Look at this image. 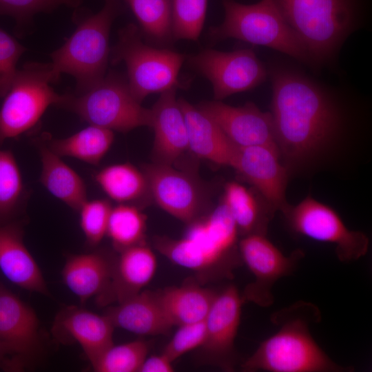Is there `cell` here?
<instances>
[{
  "mask_svg": "<svg viewBox=\"0 0 372 372\" xmlns=\"http://www.w3.org/2000/svg\"><path fill=\"white\" fill-rule=\"evenodd\" d=\"M42 139L60 157L69 156L97 165L110 149L114 134L112 130L90 125L66 138H52L45 134Z\"/></svg>",
  "mask_w": 372,
  "mask_h": 372,
  "instance_id": "f1b7e54d",
  "label": "cell"
},
{
  "mask_svg": "<svg viewBox=\"0 0 372 372\" xmlns=\"http://www.w3.org/2000/svg\"><path fill=\"white\" fill-rule=\"evenodd\" d=\"M187 131L189 151L214 164L231 167L238 147L218 125L197 106L178 99Z\"/></svg>",
  "mask_w": 372,
  "mask_h": 372,
  "instance_id": "7402d4cb",
  "label": "cell"
},
{
  "mask_svg": "<svg viewBox=\"0 0 372 372\" xmlns=\"http://www.w3.org/2000/svg\"><path fill=\"white\" fill-rule=\"evenodd\" d=\"M188 65L209 81L220 101L262 83L268 72L252 49L222 52L205 49L187 57Z\"/></svg>",
  "mask_w": 372,
  "mask_h": 372,
  "instance_id": "8fae6325",
  "label": "cell"
},
{
  "mask_svg": "<svg viewBox=\"0 0 372 372\" xmlns=\"http://www.w3.org/2000/svg\"><path fill=\"white\" fill-rule=\"evenodd\" d=\"M112 208L107 200L87 199L79 209L80 225L88 246H97L106 236Z\"/></svg>",
  "mask_w": 372,
  "mask_h": 372,
  "instance_id": "e575fe53",
  "label": "cell"
},
{
  "mask_svg": "<svg viewBox=\"0 0 372 372\" xmlns=\"http://www.w3.org/2000/svg\"><path fill=\"white\" fill-rule=\"evenodd\" d=\"M205 335V320L180 325L162 353L174 362L183 355L198 349Z\"/></svg>",
  "mask_w": 372,
  "mask_h": 372,
  "instance_id": "8d00e7d4",
  "label": "cell"
},
{
  "mask_svg": "<svg viewBox=\"0 0 372 372\" xmlns=\"http://www.w3.org/2000/svg\"><path fill=\"white\" fill-rule=\"evenodd\" d=\"M280 158L278 150L267 146L238 147L231 167L283 213L289 206L285 194L289 172Z\"/></svg>",
  "mask_w": 372,
  "mask_h": 372,
  "instance_id": "e0dca14e",
  "label": "cell"
},
{
  "mask_svg": "<svg viewBox=\"0 0 372 372\" xmlns=\"http://www.w3.org/2000/svg\"><path fill=\"white\" fill-rule=\"evenodd\" d=\"M238 249L242 263L254 277L240 293L242 299L261 307L273 303V285L279 279L291 275L304 256L299 249L285 255L262 234L242 236L238 241Z\"/></svg>",
  "mask_w": 372,
  "mask_h": 372,
  "instance_id": "7c38bea8",
  "label": "cell"
},
{
  "mask_svg": "<svg viewBox=\"0 0 372 372\" xmlns=\"http://www.w3.org/2000/svg\"><path fill=\"white\" fill-rule=\"evenodd\" d=\"M174 371L173 362L164 353L147 356L138 372H172Z\"/></svg>",
  "mask_w": 372,
  "mask_h": 372,
  "instance_id": "f35d334b",
  "label": "cell"
},
{
  "mask_svg": "<svg viewBox=\"0 0 372 372\" xmlns=\"http://www.w3.org/2000/svg\"><path fill=\"white\" fill-rule=\"evenodd\" d=\"M197 107L237 147L267 146L278 150L271 112H262L254 103L234 107L215 100L202 102Z\"/></svg>",
  "mask_w": 372,
  "mask_h": 372,
  "instance_id": "2e32d148",
  "label": "cell"
},
{
  "mask_svg": "<svg viewBox=\"0 0 372 372\" xmlns=\"http://www.w3.org/2000/svg\"><path fill=\"white\" fill-rule=\"evenodd\" d=\"M34 143L41 162V183L55 198L79 211L87 200L84 180L47 146L42 138Z\"/></svg>",
  "mask_w": 372,
  "mask_h": 372,
  "instance_id": "484cf974",
  "label": "cell"
},
{
  "mask_svg": "<svg viewBox=\"0 0 372 372\" xmlns=\"http://www.w3.org/2000/svg\"><path fill=\"white\" fill-rule=\"evenodd\" d=\"M82 0H0V14L13 17L19 24L35 14L48 12L61 6L78 7Z\"/></svg>",
  "mask_w": 372,
  "mask_h": 372,
  "instance_id": "d590c367",
  "label": "cell"
},
{
  "mask_svg": "<svg viewBox=\"0 0 372 372\" xmlns=\"http://www.w3.org/2000/svg\"><path fill=\"white\" fill-rule=\"evenodd\" d=\"M146 216L136 206L118 204L112 208L106 236L114 249L121 251L129 247L145 244Z\"/></svg>",
  "mask_w": 372,
  "mask_h": 372,
  "instance_id": "4dcf8cb0",
  "label": "cell"
},
{
  "mask_svg": "<svg viewBox=\"0 0 372 372\" xmlns=\"http://www.w3.org/2000/svg\"><path fill=\"white\" fill-rule=\"evenodd\" d=\"M56 82L50 63L29 62L17 70L0 108V144L30 131L58 105L62 94L51 86Z\"/></svg>",
  "mask_w": 372,
  "mask_h": 372,
  "instance_id": "9c48e42d",
  "label": "cell"
},
{
  "mask_svg": "<svg viewBox=\"0 0 372 372\" xmlns=\"http://www.w3.org/2000/svg\"><path fill=\"white\" fill-rule=\"evenodd\" d=\"M0 366L3 369L12 370L10 360L0 344Z\"/></svg>",
  "mask_w": 372,
  "mask_h": 372,
  "instance_id": "ab89813d",
  "label": "cell"
},
{
  "mask_svg": "<svg viewBox=\"0 0 372 372\" xmlns=\"http://www.w3.org/2000/svg\"><path fill=\"white\" fill-rule=\"evenodd\" d=\"M268 74L276 141L290 172L333 145L343 130L344 115L329 90L297 70L275 66Z\"/></svg>",
  "mask_w": 372,
  "mask_h": 372,
  "instance_id": "6da1fadb",
  "label": "cell"
},
{
  "mask_svg": "<svg viewBox=\"0 0 372 372\" xmlns=\"http://www.w3.org/2000/svg\"><path fill=\"white\" fill-rule=\"evenodd\" d=\"M321 319L314 304L299 301L271 317L278 327L242 364L245 372H351L352 366L335 362L312 337L309 327Z\"/></svg>",
  "mask_w": 372,
  "mask_h": 372,
  "instance_id": "7a4b0ae2",
  "label": "cell"
},
{
  "mask_svg": "<svg viewBox=\"0 0 372 372\" xmlns=\"http://www.w3.org/2000/svg\"><path fill=\"white\" fill-rule=\"evenodd\" d=\"M289 228L296 234L332 244L341 262H353L364 256L369 240L360 231L349 229L331 207L311 196L282 213Z\"/></svg>",
  "mask_w": 372,
  "mask_h": 372,
  "instance_id": "30bf717a",
  "label": "cell"
},
{
  "mask_svg": "<svg viewBox=\"0 0 372 372\" xmlns=\"http://www.w3.org/2000/svg\"><path fill=\"white\" fill-rule=\"evenodd\" d=\"M176 88L161 93L151 110L154 163L172 165L189 151L187 126Z\"/></svg>",
  "mask_w": 372,
  "mask_h": 372,
  "instance_id": "ffe728a7",
  "label": "cell"
},
{
  "mask_svg": "<svg viewBox=\"0 0 372 372\" xmlns=\"http://www.w3.org/2000/svg\"><path fill=\"white\" fill-rule=\"evenodd\" d=\"M56 107L74 113L90 125L113 132L125 133L151 125V110L141 105L127 80L114 72L106 74L84 92L62 94Z\"/></svg>",
  "mask_w": 372,
  "mask_h": 372,
  "instance_id": "ba28073f",
  "label": "cell"
},
{
  "mask_svg": "<svg viewBox=\"0 0 372 372\" xmlns=\"http://www.w3.org/2000/svg\"><path fill=\"white\" fill-rule=\"evenodd\" d=\"M185 58L178 52L147 45L133 23L119 30L118 41L110 50L112 64L125 63L129 89L140 103L151 94L182 87L178 75Z\"/></svg>",
  "mask_w": 372,
  "mask_h": 372,
  "instance_id": "52a82bcc",
  "label": "cell"
},
{
  "mask_svg": "<svg viewBox=\"0 0 372 372\" xmlns=\"http://www.w3.org/2000/svg\"><path fill=\"white\" fill-rule=\"evenodd\" d=\"M26 48L0 28V97L9 90L18 70L17 63Z\"/></svg>",
  "mask_w": 372,
  "mask_h": 372,
  "instance_id": "74e56055",
  "label": "cell"
},
{
  "mask_svg": "<svg viewBox=\"0 0 372 372\" xmlns=\"http://www.w3.org/2000/svg\"><path fill=\"white\" fill-rule=\"evenodd\" d=\"M0 344L12 371L36 362L43 353L39 320L34 310L0 282Z\"/></svg>",
  "mask_w": 372,
  "mask_h": 372,
  "instance_id": "4fadbf2b",
  "label": "cell"
},
{
  "mask_svg": "<svg viewBox=\"0 0 372 372\" xmlns=\"http://www.w3.org/2000/svg\"><path fill=\"white\" fill-rule=\"evenodd\" d=\"M23 220L0 223V269L20 288L49 296L39 267L23 241Z\"/></svg>",
  "mask_w": 372,
  "mask_h": 372,
  "instance_id": "44dd1931",
  "label": "cell"
},
{
  "mask_svg": "<svg viewBox=\"0 0 372 372\" xmlns=\"http://www.w3.org/2000/svg\"><path fill=\"white\" fill-rule=\"evenodd\" d=\"M222 3L224 20L219 25L211 27L209 32L213 41L236 39L272 48L311 65L304 45L273 0H261L249 5L234 0H222Z\"/></svg>",
  "mask_w": 372,
  "mask_h": 372,
  "instance_id": "8992f818",
  "label": "cell"
},
{
  "mask_svg": "<svg viewBox=\"0 0 372 372\" xmlns=\"http://www.w3.org/2000/svg\"><path fill=\"white\" fill-rule=\"evenodd\" d=\"M104 314L114 327L138 335H165L173 327L161 304L159 291L143 290L108 308Z\"/></svg>",
  "mask_w": 372,
  "mask_h": 372,
  "instance_id": "603a6c76",
  "label": "cell"
},
{
  "mask_svg": "<svg viewBox=\"0 0 372 372\" xmlns=\"http://www.w3.org/2000/svg\"><path fill=\"white\" fill-rule=\"evenodd\" d=\"M187 225L179 239L156 237L155 248L174 264L194 271L202 284L231 278L242 262L239 234L223 200Z\"/></svg>",
  "mask_w": 372,
  "mask_h": 372,
  "instance_id": "3957f363",
  "label": "cell"
},
{
  "mask_svg": "<svg viewBox=\"0 0 372 372\" xmlns=\"http://www.w3.org/2000/svg\"><path fill=\"white\" fill-rule=\"evenodd\" d=\"M172 38L198 40L203 28L207 0H170Z\"/></svg>",
  "mask_w": 372,
  "mask_h": 372,
  "instance_id": "836d02e7",
  "label": "cell"
},
{
  "mask_svg": "<svg viewBox=\"0 0 372 372\" xmlns=\"http://www.w3.org/2000/svg\"><path fill=\"white\" fill-rule=\"evenodd\" d=\"M28 197L14 154L0 149V223L21 219Z\"/></svg>",
  "mask_w": 372,
  "mask_h": 372,
  "instance_id": "f546056e",
  "label": "cell"
},
{
  "mask_svg": "<svg viewBox=\"0 0 372 372\" xmlns=\"http://www.w3.org/2000/svg\"><path fill=\"white\" fill-rule=\"evenodd\" d=\"M143 171L151 197L161 208L187 224L202 216L206 193L192 175L155 163L145 165Z\"/></svg>",
  "mask_w": 372,
  "mask_h": 372,
  "instance_id": "9a60e30c",
  "label": "cell"
},
{
  "mask_svg": "<svg viewBox=\"0 0 372 372\" xmlns=\"http://www.w3.org/2000/svg\"><path fill=\"white\" fill-rule=\"evenodd\" d=\"M118 253L109 284L96 296V302L101 306L120 303L138 293L151 281L156 272V258L146 243Z\"/></svg>",
  "mask_w": 372,
  "mask_h": 372,
  "instance_id": "d6986e66",
  "label": "cell"
},
{
  "mask_svg": "<svg viewBox=\"0 0 372 372\" xmlns=\"http://www.w3.org/2000/svg\"><path fill=\"white\" fill-rule=\"evenodd\" d=\"M223 202L226 205L239 236L266 235L276 210L255 189L231 181L225 185Z\"/></svg>",
  "mask_w": 372,
  "mask_h": 372,
  "instance_id": "d4e9b609",
  "label": "cell"
},
{
  "mask_svg": "<svg viewBox=\"0 0 372 372\" xmlns=\"http://www.w3.org/2000/svg\"><path fill=\"white\" fill-rule=\"evenodd\" d=\"M149 351V344L143 340L112 344L91 365L97 372H138Z\"/></svg>",
  "mask_w": 372,
  "mask_h": 372,
  "instance_id": "d6a6232c",
  "label": "cell"
},
{
  "mask_svg": "<svg viewBox=\"0 0 372 372\" xmlns=\"http://www.w3.org/2000/svg\"><path fill=\"white\" fill-rule=\"evenodd\" d=\"M243 303L240 292L233 285L217 293L205 318V340L198 348L204 363L226 371L235 369L237 355L234 342Z\"/></svg>",
  "mask_w": 372,
  "mask_h": 372,
  "instance_id": "5bb4252c",
  "label": "cell"
},
{
  "mask_svg": "<svg viewBox=\"0 0 372 372\" xmlns=\"http://www.w3.org/2000/svg\"><path fill=\"white\" fill-rule=\"evenodd\" d=\"M94 180L112 200L118 204L140 206L151 197L143 171L130 163H118L101 169Z\"/></svg>",
  "mask_w": 372,
  "mask_h": 372,
  "instance_id": "83f0119b",
  "label": "cell"
},
{
  "mask_svg": "<svg viewBox=\"0 0 372 372\" xmlns=\"http://www.w3.org/2000/svg\"><path fill=\"white\" fill-rule=\"evenodd\" d=\"M196 282L159 291L161 304L172 326L205 320L217 295Z\"/></svg>",
  "mask_w": 372,
  "mask_h": 372,
  "instance_id": "4316f807",
  "label": "cell"
},
{
  "mask_svg": "<svg viewBox=\"0 0 372 372\" xmlns=\"http://www.w3.org/2000/svg\"><path fill=\"white\" fill-rule=\"evenodd\" d=\"M304 45L311 66L333 59L358 28L364 0H273Z\"/></svg>",
  "mask_w": 372,
  "mask_h": 372,
  "instance_id": "277c9868",
  "label": "cell"
},
{
  "mask_svg": "<svg viewBox=\"0 0 372 372\" xmlns=\"http://www.w3.org/2000/svg\"><path fill=\"white\" fill-rule=\"evenodd\" d=\"M143 32L158 41L172 38L170 0H125Z\"/></svg>",
  "mask_w": 372,
  "mask_h": 372,
  "instance_id": "1f68e13d",
  "label": "cell"
},
{
  "mask_svg": "<svg viewBox=\"0 0 372 372\" xmlns=\"http://www.w3.org/2000/svg\"><path fill=\"white\" fill-rule=\"evenodd\" d=\"M114 326L105 315L70 306L56 316L52 327L54 336L63 342H76L91 363L114 344Z\"/></svg>",
  "mask_w": 372,
  "mask_h": 372,
  "instance_id": "ac0fdd59",
  "label": "cell"
},
{
  "mask_svg": "<svg viewBox=\"0 0 372 372\" xmlns=\"http://www.w3.org/2000/svg\"><path fill=\"white\" fill-rule=\"evenodd\" d=\"M115 258L103 250L68 256L62 270L63 280L82 304L106 289Z\"/></svg>",
  "mask_w": 372,
  "mask_h": 372,
  "instance_id": "cb8c5ba5",
  "label": "cell"
},
{
  "mask_svg": "<svg viewBox=\"0 0 372 372\" xmlns=\"http://www.w3.org/2000/svg\"><path fill=\"white\" fill-rule=\"evenodd\" d=\"M118 8L117 0H105L99 12L82 20L63 45L50 54L54 79L58 81L63 73L72 76L74 93L85 92L107 74L110 33Z\"/></svg>",
  "mask_w": 372,
  "mask_h": 372,
  "instance_id": "5b68a950",
  "label": "cell"
}]
</instances>
